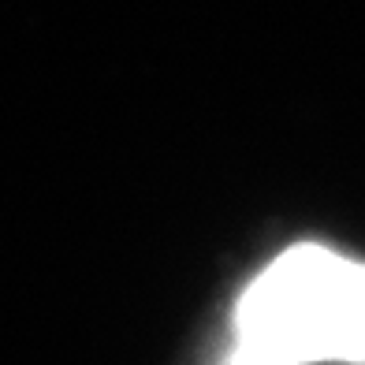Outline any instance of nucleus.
<instances>
[{
  "mask_svg": "<svg viewBox=\"0 0 365 365\" xmlns=\"http://www.w3.org/2000/svg\"><path fill=\"white\" fill-rule=\"evenodd\" d=\"M227 365H279V361H272V358H264V354L250 351V346H239V343H235V351H231Z\"/></svg>",
  "mask_w": 365,
  "mask_h": 365,
  "instance_id": "f03ea898",
  "label": "nucleus"
},
{
  "mask_svg": "<svg viewBox=\"0 0 365 365\" xmlns=\"http://www.w3.org/2000/svg\"><path fill=\"white\" fill-rule=\"evenodd\" d=\"M239 346L279 365L365 361V264L291 246L254 276L235 309Z\"/></svg>",
  "mask_w": 365,
  "mask_h": 365,
  "instance_id": "f257e3e1",
  "label": "nucleus"
}]
</instances>
